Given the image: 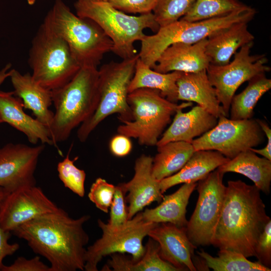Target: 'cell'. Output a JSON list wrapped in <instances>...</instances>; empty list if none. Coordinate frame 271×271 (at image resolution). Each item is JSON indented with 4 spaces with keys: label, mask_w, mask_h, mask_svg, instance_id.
I'll return each mask as SVG.
<instances>
[{
    "label": "cell",
    "mask_w": 271,
    "mask_h": 271,
    "mask_svg": "<svg viewBox=\"0 0 271 271\" xmlns=\"http://www.w3.org/2000/svg\"><path fill=\"white\" fill-rule=\"evenodd\" d=\"M229 160L216 151H196L180 171L160 181L161 192L163 194L171 187L180 184L196 183Z\"/></svg>",
    "instance_id": "cb8c5ba5"
},
{
    "label": "cell",
    "mask_w": 271,
    "mask_h": 271,
    "mask_svg": "<svg viewBox=\"0 0 271 271\" xmlns=\"http://www.w3.org/2000/svg\"><path fill=\"white\" fill-rule=\"evenodd\" d=\"M264 135L256 119L234 120L221 115L213 128L194 139L192 144L195 151H216L231 159L261 144Z\"/></svg>",
    "instance_id": "8fae6325"
},
{
    "label": "cell",
    "mask_w": 271,
    "mask_h": 271,
    "mask_svg": "<svg viewBox=\"0 0 271 271\" xmlns=\"http://www.w3.org/2000/svg\"><path fill=\"white\" fill-rule=\"evenodd\" d=\"M256 13L254 9L247 6L226 15L202 21L190 22L180 19L160 27L154 35H146L141 41L139 57L153 69L162 53L172 44L196 43L235 23L250 22Z\"/></svg>",
    "instance_id": "9c48e42d"
},
{
    "label": "cell",
    "mask_w": 271,
    "mask_h": 271,
    "mask_svg": "<svg viewBox=\"0 0 271 271\" xmlns=\"http://www.w3.org/2000/svg\"><path fill=\"white\" fill-rule=\"evenodd\" d=\"M248 81L246 88L232 98L229 109L231 119L252 118L257 101L271 88V79L266 77L265 73L257 74Z\"/></svg>",
    "instance_id": "f546056e"
},
{
    "label": "cell",
    "mask_w": 271,
    "mask_h": 271,
    "mask_svg": "<svg viewBox=\"0 0 271 271\" xmlns=\"http://www.w3.org/2000/svg\"><path fill=\"white\" fill-rule=\"evenodd\" d=\"M153 159L145 154L138 158L135 161L132 178L126 183H121L128 193L125 195L128 220L152 203H160L163 199L160 181L152 174Z\"/></svg>",
    "instance_id": "2e32d148"
},
{
    "label": "cell",
    "mask_w": 271,
    "mask_h": 271,
    "mask_svg": "<svg viewBox=\"0 0 271 271\" xmlns=\"http://www.w3.org/2000/svg\"><path fill=\"white\" fill-rule=\"evenodd\" d=\"M2 123H3V121H2V118L1 117V116H0V124Z\"/></svg>",
    "instance_id": "7dc6e473"
},
{
    "label": "cell",
    "mask_w": 271,
    "mask_h": 271,
    "mask_svg": "<svg viewBox=\"0 0 271 271\" xmlns=\"http://www.w3.org/2000/svg\"><path fill=\"white\" fill-rule=\"evenodd\" d=\"M98 77L97 68L82 67L67 83L52 90L55 111L49 129L55 147L94 112L99 99Z\"/></svg>",
    "instance_id": "3957f363"
},
{
    "label": "cell",
    "mask_w": 271,
    "mask_h": 271,
    "mask_svg": "<svg viewBox=\"0 0 271 271\" xmlns=\"http://www.w3.org/2000/svg\"><path fill=\"white\" fill-rule=\"evenodd\" d=\"M138 54L120 62L111 61L98 70L99 99L93 113L79 127L77 136L85 142L99 123L109 115L117 113L123 123L132 117L127 103L128 87L134 73Z\"/></svg>",
    "instance_id": "52a82bcc"
},
{
    "label": "cell",
    "mask_w": 271,
    "mask_h": 271,
    "mask_svg": "<svg viewBox=\"0 0 271 271\" xmlns=\"http://www.w3.org/2000/svg\"><path fill=\"white\" fill-rule=\"evenodd\" d=\"M127 103L130 108V120L122 123L117 129L118 134L138 140L140 145L156 146L161 135L171 122V117L180 109L191 106L192 102L181 104L172 102L156 89L140 88L128 93Z\"/></svg>",
    "instance_id": "ba28073f"
},
{
    "label": "cell",
    "mask_w": 271,
    "mask_h": 271,
    "mask_svg": "<svg viewBox=\"0 0 271 271\" xmlns=\"http://www.w3.org/2000/svg\"><path fill=\"white\" fill-rule=\"evenodd\" d=\"M148 236L158 243L163 259L180 271L196 270L192 258L197 247L189 240L186 227H179L171 223H157Z\"/></svg>",
    "instance_id": "e0dca14e"
},
{
    "label": "cell",
    "mask_w": 271,
    "mask_h": 271,
    "mask_svg": "<svg viewBox=\"0 0 271 271\" xmlns=\"http://www.w3.org/2000/svg\"><path fill=\"white\" fill-rule=\"evenodd\" d=\"M90 216L71 218L62 208L41 215L12 231L50 263V271L84 270L89 236L84 228Z\"/></svg>",
    "instance_id": "6da1fadb"
},
{
    "label": "cell",
    "mask_w": 271,
    "mask_h": 271,
    "mask_svg": "<svg viewBox=\"0 0 271 271\" xmlns=\"http://www.w3.org/2000/svg\"><path fill=\"white\" fill-rule=\"evenodd\" d=\"M207 42V38L192 44H172L162 53L153 69L162 73H195L206 70L210 64L206 53Z\"/></svg>",
    "instance_id": "ac0fdd59"
},
{
    "label": "cell",
    "mask_w": 271,
    "mask_h": 271,
    "mask_svg": "<svg viewBox=\"0 0 271 271\" xmlns=\"http://www.w3.org/2000/svg\"><path fill=\"white\" fill-rule=\"evenodd\" d=\"M115 189V186L99 177L91 185L88 196L98 209L107 213L112 202Z\"/></svg>",
    "instance_id": "e575fe53"
},
{
    "label": "cell",
    "mask_w": 271,
    "mask_h": 271,
    "mask_svg": "<svg viewBox=\"0 0 271 271\" xmlns=\"http://www.w3.org/2000/svg\"><path fill=\"white\" fill-rule=\"evenodd\" d=\"M253 42L242 46L233 60L223 65L210 64L206 69L208 78L215 88L217 97L226 117L236 90L243 83L260 73L270 70L265 65V55L250 54Z\"/></svg>",
    "instance_id": "4fadbf2b"
},
{
    "label": "cell",
    "mask_w": 271,
    "mask_h": 271,
    "mask_svg": "<svg viewBox=\"0 0 271 271\" xmlns=\"http://www.w3.org/2000/svg\"><path fill=\"white\" fill-rule=\"evenodd\" d=\"M255 255L258 262L269 267L271 265V220L265 225L255 246Z\"/></svg>",
    "instance_id": "74e56055"
},
{
    "label": "cell",
    "mask_w": 271,
    "mask_h": 271,
    "mask_svg": "<svg viewBox=\"0 0 271 271\" xmlns=\"http://www.w3.org/2000/svg\"><path fill=\"white\" fill-rule=\"evenodd\" d=\"M101 236L86 248L84 270L97 271L102 259L113 253H127L133 260L141 258L145 248L143 241L157 223L145 221L142 212L119 227H112L100 219L97 220Z\"/></svg>",
    "instance_id": "30bf717a"
},
{
    "label": "cell",
    "mask_w": 271,
    "mask_h": 271,
    "mask_svg": "<svg viewBox=\"0 0 271 271\" xmlns=\"http://www.w3.org/2000/svg\"><path fill=\"white\" fill-rule=\"evenodd\" d=\"M70 153V149L66 157L58 163L57 170L58 176L65 187L79 197H83L85 195L86 173L83 170L79 169L74 165V162L78 157L71 160Z\"/></svg>",
    "instance_id": "836d02e7"
},
{
    "label": "cell",
    "mask_w": 271,
    "mask_h": 271,
    "mask_svg": "<svg viewBox=\"0 0 271 271\" xmlns=\"http://www.w3.org/2000/svg\"><path fill=\"white\" fill-rule=\"evenodd\" d=\"M246 6L240 0H196L191 10L180 19L197 22L226 15Z\"/></svg>",
    "instance_id": "1f68e13d"
},
{
    "label": "cell",
    "mask_w": 271,
    "mask_h": 271,
    "mask_svg": "<svg viewBox=\"0 0 271 271\" xmlns=\"http://www.w3.org/2000/svg\"><path fill=\"white\" fill-rule=\"evenodd\" d=\"M254 185L241 180L228 181L222 210L213 234L212 245L254 256L257 239L270 220Z\"/></svg>",
    "instance_id": "7a4b0ae2"
},
{
    "label": "cell",
    "mask_w": 271,
    "mask_h": 271,
    "mask_svg": "<svg viewBox=\"0 0 271 271\" xmlns=\"http://www.w3.org/2000/svg\"><path fill=\"white\" fill-rule=\"evenodd\" d=\"M109 149L111 153L118 157L128 155L132 149V144L130 138L121 134L113 137L109 143Z\"/></svg>",
    "instance_id": "ab89813d"
},
{
    "label": "cell",
    "mask_w": 271,
    "mask_h": 271,
    "mask_svg": "<svg viewBox=\"0 0 271 271\" xmlns=\"http://www.w3.org/2000/svg\"><path fill=\"white\" fill-rule=\"evenodd\" d=\"M76 15L95 22L113 42V52L123 59L136 56L134 43L141 41L150 29L157 32L160 28L153 13L134 16L114 8L108 2L76 0Z\"/></svg>",
    "instance_id": "5b68a950"
},
{
    "label": "cell",
    "mask_w": 271,
    "mask_h": 271,
    "mask_svg": "<svg viewBox=\"0 0 271 271\" xmlns=\"http://www.w3.org/2000/svg\"><path fill=\"white\" fill-rule=\"evenodd\" d=\"M207 266L214 271H270L258 261L252 262L243 254L234 251L219 249L217 256L214 257L203 250L197 251Z\"/></svg>",
    "instance_id": "4dcf8cb0"
},
{
    "label": "cell",
    "mask_w": 271,
    "mask_h": 271,
    "mask_svg": "<svg viewBox=\"0 0 271 271\" xmlns=\"http://www.w3.org/2000/svg\"><path fill=\"white\" fill-rule=\"evenodd\" d=\"M9 78L15 94L22 100L24 109L31 110L35 118L49 128L54 114L49 109L53 104L52 91L37 82L29 73L22 74L11 69Z\"/></svg>",
    "instance_id": "ffe728a7"
},
{
    "label": "cell",
    "mask_w": 271,
    "mask_h": 271,
    "mask_svg": "<svg viewBox=\"0 0 271 271\" xmlns=\"http://www.w3.org/2000/svg\"><path fill=\"white\" fill-rule=\"evenodd\" d=\"M52 30L67 43L80 67L97 68L113 42L91 19L74 14L62 0H55L44 18Z\"/></svg>",
    "instance_id": "277c9868"
},
{
    "label": "cell",
    "mask_w": 271,
    "mask_h": 271,
    "mask_svg": "<svg viewBox=\"0 0 271 271\" xmlns=\"http://www.w3.org/2000/svg\"><path fill=\"white\" fill-rule=\"evenodd\" d=\"M96 1H101V2H108L109 0H94Z\"/></svg>",
    "instance_id": "bcb514c9"
},
{
    "label": "cell",
    "mask_w": 271,
    "mask_h": 271,
    "mask_svg": "<svg viewBox=\"0 0 271 271\" xmlns=\"http://www.w3.org/2000/svg\"><path fill=\"white\" fill-rule=\"evenodd\" d=\"M182 73L179 71L167 73L158 72L145 64L139 57L129 85L128 92L144 88L156 89L168 100L177 103V81Z\"/></svg>",
    "instance_id": "4316f807"
},
{
    "label": "cell",
    "mask_w": 271,
    "mask_h": 271,
    "mask_svg": "<svg viewBox=\"0 0 271 271\" xmlns=\"http://www.w3.org/2000/svg\"><path fill=\"white\" fill-rule=\"evenodd\" d=\"M158 0H109L115 9L126 14H147L153 13Z\"/></svg>",
    "instance_id": "8d00e7d4"
},
{
    "label": "cell",
    "mask_w": 271,
    "mask_h": 271,
    "mask_svg": "<svg viewBox=\"0 0 271 271\" xmlns=\"http://www.w3.org/2000/svg\"><path fill=\"white\" fill-rule=\"evenodd\" d=\"M12 232L2 228L0 225V270L3 265V260L8 255L14 254L20 248L19 244L8 243Z\"/></svg>",
    "instance_id": "60d3db41"
},
{
    "label": "cell",
    "mask_w": 271,
    "mask_h": 271,
    "mask_svg": "<svg viewBox=\"0 0 271 271\" xmlns=\"http://www.w3.org/2000/svg\"><path fill=\"white\" fill-rule=\"evenodd\" d=\"M44 144L29 146L8 143L0 148V187L8 193L36 185L35 172Z\"/></svg>",
    "instance_id": "9a60e30c"
},
{
    "label": "cell",
    "mask_w": 271,
    "mask_h": 271,
    "mask_svg": "<svg viewBox=\"0 0 271 271\" xmlns=\"http://www.w3.org/2000/svg\"><path fill=\"white\" fill-rule=\"evenodd\" d=\"M2 271H50V267L43 262L39 256L31 259L18 257L11 265L3 264Z\"/></svg>",
    "instance_id": "f35d334b"
},
{
    "label": "cell",
    "mask_w": 271,
    "mask_h": 271,
    "mask_svg": "<svg viewBox=\"0 0 271 271\" xmlns=\"http://www.w3.org/2000/svg\"><path fill=\"white\" fill-rule=\"evenodd\" d=\"M217 169L224 174H242L253 182L260 191L266 194L270 193L271 161L258 157L250 149L240 153Z\"/></svg>",
    "instance_id": "484cf974"
},
{
    "label": "cell",
    "mask_w": 271,
    "mask_h": 271,
    "mask_svg": "<svg viewBox=\"0 0 271 271\" xmlns=\"http://www.w3.org/2000/svg\"><path fill=\"white\" fill-rule=\"evenodd\" d=\"M126 194L121 183L115 186L112 202L109 208V219L107 223L112 227L121 226L128 220Z\"/></svg>",
    "instance_id": "d590c367"
},
{
    "label": "cell",
    "mask_w": 271,
    "mask_h": 271,
    "mask_svg": "<svg viewBox=\"0 0 271 271\" xmlns=\"http://www.w3.org/2000/svg\"><path fill=\"white\" fill-rule=\"evenodd\" d=\"M27 1L29 5L32 6L35 4L37 0H27Z\"/></svg>",
    "instance_id": "f6af8a7d"
},
{
    "label": "cell",
    "mask_w": 271,
    "mask_h": 271,
    "mask_svg": "<svg viewBox=\"0 0 271 271\" xmlns=\"http://www.w3.org/2000/svg\"><path fill=\"white\" fill-rule=\"evenodd\" d=\"M9 193L6 191L3 188L0 187V203L5 198Z\"/></svg>",
    "instance_id": "ee69618b"
},
{
    "label": "cell",
    "mask_w": 271,
    "mask_h": 271,
    "mask_svg": "<svg viewBox=\"0 0 271 271\" xmlns=\"http://www.w3.org/2000/svg\"><path fill=\"white\" fill-rule=\"evenodd\" d=\"M196 0H158L153 11L160 27L179 20L191 10Z\"/></svg>",
    "instance_id": "d6a6232c"
},
{
    "label": "cell",
    "mask_w": 271,
    "mask_h": 271,
    "mask_svg": "<svg viewBox=\"0 0 271 271\" xmlns=\"http://www.w3.org/2000/svg\"><path fill=\"white\" fill-rule=\"evenodd\" d=\"M157 147L158 153L153 158L152 171L159 181L180 171L195 152L192 143L182 141L171 142Z\"/></svg>",
    "instance_id": "f1b7e54d"
},
{
    "label": "cell",
    "mask_w": 271,
    "mask_h": 271,
    "mask_svg": "<svg viewBox=\"0 0 271 271\" xmlns=\"http://www.w3.org/2000/svg\"><path fill=\"white\" fill-rule=\"evenodd\" d=\"M224 174L214 170L197 185L198 201L186 226L187 236L196 247L212 245L225 196Z\"/></svg>",
    "instance_id": "7c38bea8"
},
{
    "label": "cell",
    "mask_w": 271,
    "mask_h": 271,
    "mask_svg": "<svg viewBox=\"0 0 271 271\" xmlns=\"http://www.w3.org/2000/svg\"><path fill=\"white\" fill-rule=\"evenodd\" d=\"M28 64L33 78L51 91L67 83L81 68L67 43L45 20L32 41Z\"/></svg>",
    "instance_id": "8992f818"
},
{
    "label": "cell",
    "mask_w": 271,
    "mask_h": 271,
    "mask_svg": "<svg viewBox=\"0 0 271 271\" xmlns=\"http://www.w3.org/2000/svg\"><path fill=\"white\" fill-rule=\"evenodd\" d=\"M178 100L196 102L207 112L218 118L226 116L210 83L206 70L195 73L182 72L177 81Z\"/></svg>",
    "instance_id": "603a6c76"
},
{
    "label": "cell",
    "mask_w": 271,
    "mask_h": 271,
    "mask_svg": "<svg viewBox=\"0 0 271 271\" xmlns=\"http://www.w3.org/2000/svg\"><path fill=\"white\" fill-rule=\"evenodd\" d=\"M11 69L12 64L9 63L0 70V86L7 78L9 77Z\"/></svg>",
    "instance_id": "7bdbcfd3"
},
{
    "label": "cell",
    "mask_w": 271,
    "mask_h": 271,
    "mask_svg": "<svg viewBox=\"0 0 271 271\" xmlns=\"http://www.w3.org/2000/svg\"><path fill=\"white\" fill-rule=\"evenodd\" d=\"M174 193L164 196L161 204L142 212L143 219L155 223H171L179 227H186V208L197 183H186Z\"/></svg>",
    "instance_id": "d4e9b609"
},
{
    "label": "cell",
    "mask_w": 271,
    "mask_h": 271,
    "mask_svg": "<svg viewBox=\"0 0 271 271\" xmlns=\"http://www.w3.org/2000/svg\"><path fill=\"white\" fill-rule=\"evenodd\" d=\"M24 109L22 100L13 91L0 90V116L3 122L23 132L32 144L40 141L44 145H54L49 128L26 114Z\"/></svg>",
    "instance_id": "d6986e66"
},
{
    "label": "cell",
    "mask_w": 271,
    "mask_h": 271,
    "mask_svg": "<svg viewBox=\"0 0 271 271\" xmlns=\"http://www.w3.org/2000/svg\"><path fill=\"white\" fill-rule=\"evenodd\" d=\"M182 110L176 111L172 122L160 138L156 146L175 141L192 143L195 138L207 132L217 123V117L198 104L188 112H183Z\"/></svg>",
    "instance_id": "44dd1931"
},
{
    "label": "cell",
    "mask_w": 271,
    "mask_h": 271,
    "mask_svg": "<svg viewBox=\"0 0 271 271\" xmlns=\"http://www.w3.org/2000/svg\"><path fill=\"white\" fill-rule=\"evenodd\" d=\"M143 256L138 260L129 258L123 253L110 255L107 263L101 270L113 271H180L163 259L159 254L158 243L149 237L145 245Z\"/></svg>",
    "instance_id": "83f0119b"
},
{
    "label": "cell",
    "mask_w": 271,
    "mask_h": 271,
    "mask_svg": "<svg viewBox=\"0 0 271 271\" xmlns=\"http://www.w3.org/2000/svg\"><path fill=\"white\" fill-rule=\"evenodd\" d=\"M248 23H235L213 33L207 38L206 53L210 64H228L238 49L253 42L254 37L248 30Z\"/></svg>",
    "instance_id": "7402d4cb"
},
{
    "label": "cell",
    "mask_w": 271,
    "mask_h": 271,
    "mask_svg": "<svg viewBox=\"0 0 271 271\" xmlns=\"http://www.w3.org/2000/svg\"><path fill=\"white\" fill-rule=\"evenodd\" d=\"M260 127L267 139V145L261 149L251 148L250 150L255 154L262 156L271 161V129L268 123L264 120L256 119Z\"/></svg>",
    "instance_id": "b9f144b4"
},
{
    "label": "cell",
    "mask_w": 271,
    "mask_h": 271,
    "mask_svg": "<svg viewBox=\"0 0 271 271\" xmlns=\"http://www.w3.org/2000/svg\"><path fill=\"white\" fill-rule=\"evenodd\" d=\"M59 207L36 185L9 193L0 203V225L12 232L21 224Z\"/></svg>",
    "instance_id": "5bb4252c"
}]
</instances>
